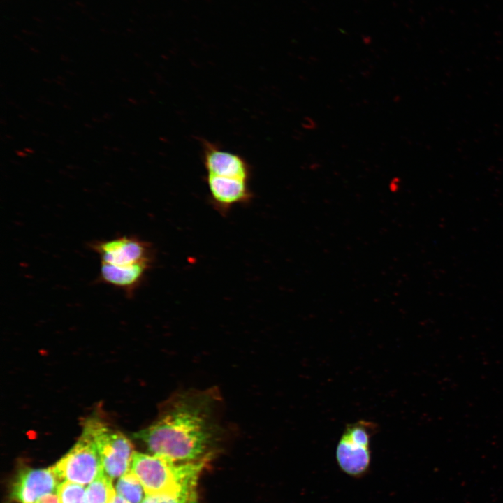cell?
Segmentation results:
<instances>
[{
    "mask_svg": "<svg viewBox=\"0 0 503 503\" xmlns=\"http://www.w3.org/2000/svg\"><path fill=\"white\" fill-rule=\"evenodd\" d=\"M214 401L208 392L184 393L173 398L161 416L135 434L152 454L179 462L208 458L219 433Z\"/></svg>",
    "mask_w": 503,
    "mask_h": 503,
    "instance_id": "6da1fadb",
    "label": "cell"
},
{
    "mask_svg": "<svg viewBox=\"0 0 503 503\" xmlns=\"http://www.w3.org/2000/svg\"><path fill=\"white\" fill-rule=\"evenodd\" d=\"M100 258L101 282L133 296L154 258L150 243L135 235H121L89 245Z\"/></svg>",
    "mask_w": 503,
    "mask_h": 503,
    "instance_id": "7a4b0ae2",
    "label": "cell"
},
{
    "mask_svg": "<svg viewBox=\"0 0 503 503\" xmlns=\"http://www.w3.org/2000/svg\"><path fill=\"white\" fill-rule=\"evenodd\" d=\"M205 462H179L162 455L134 451L130 471L146 495L179 494L196 489Z\"/></svg>",
    "mask_w": 503,
    "mask_h": 503,
    "instance_id": "3957f363",
    "label": "cell"
},
{
    "mask_svg": "<svg viewBox=\"0 0 503 503\" xmlns=\"http://www.w3.org/2000/svg\"><path fill=\"white\" fill-rule=\"evenodd\" d=\"M378 431V425L371 421L362 419L345 425L335 450L337 465L344 474L360 479L369 473L371 439Z\"/></svg>",
    "mask_w": 503,
    "mask_h": 503,
    "instance_id": "277c9868",
    "label": "cell"
},
{
    "mask_svg": "<svg viewBox=\"0 0 503 503\" xmlns=\"http://www.w3.org/2000/svg\"><path fill=\"white\" fill-rule=\"evenodd\" d=\"M82 431L94 441L108 476L112 479L129 471L134 451L130 440L123 433L96 417L86 419Z\"/></svg>",
    "mask_w": 503,
    "mask_h": 503,
    "instance_id": "5b68a950",
    "label": "cell"
},
{
    "mask_svg": "<svg viewBox=\"0 0 503 503\" xmlns=\"http://www.w3.org/2000/svg\"><path fill=\"white\" fill-rule=\"evenodd\" d=\"M51 467L59 481L82 486L92 483L104 472L96 445L84 431L68 453Z\"/></svg>",
    "mask_w": 503,
    "mask_h": 503,
    "instance_id": "8992f818",
    "label": "cell"
},
{
    "mask_svg": "<svg viewBox=\"0 0 503 503\" xmlns=\"http://www.w3.org/2000/svg\"><path fill=\"white\" fill-rule=\"evenodd\" d=\"M59 484L52 467L22 469L12 485L10 498L17 503H35L42 496L57 492Z\"/></svg>",
    "mask_w": 503,
    "mask_h": 503,
    "instance_id": "52a82bcc",
    "label": "cell"
},
{
    "mask_svg": "<svg viewBox=\"0 0 503 503\" xmlns=\"http://www.w3.org/2000/svg\"><path fill=\"white\" fill-rule=\"evenodd\" d=\"M203 162L207 175L249 181L252 167L240 155L222 150L218 145L201 139Z\"/></svg>",
    "mask_w": 503,
    "mask_h": 503,
    "instance_id": "ba28073f",
    "label": "cell"
},
{
    "mask_svg": "<svg viewBox=\"0 0 503 503\" xmlns=\"http://www.w3.org/2000/svg\"><path fill=\"white\" fill-rule=\"evenodd\" d=\"M211 202L223 215L235 205L249 202L253 194L249 182L239 178L206 174Z\"/></svg>",
    "mask_w": 503,
    "mask_h": 503,
    "instance_id": "9c48e42d",
    "label": "cell"
},
{
    "mask_svg": "<svg viewBox=\"0 0 503 503\" xmlns=\"http://www.w3.org/2000/svg\"><path fill=\"white\" fill-rule=\"evenodd\" d=\"M116 495L112 479L104 472L89 483L85 490V503H110Z\"/></svg>",
    "mask_w": 503,
    "mask_h": 503,
    "instance_id": "30bf717a",
    "label": "cell"
},
{
    "mask_svg": "<svg viewBox=\"0 0 503 503\" xmlns=\"http://www.w3.org/2000/svg\"><path fill=\"white\" fill-rule=\"evenodd\" d=\"M116 489L119 495L130 503L140 502L144 490L140 482L130 469L119 478Z\"/></svg>",
    "mask_w": 503,
    "mask_h": 503,
    "instance_id": "8fae6325",
    "label": "cell"
},
{
    "mask_svg": "<svg viewBox=\"0 0 503 503\" xmlns=\"http://www.w3.org/2000/svg\"><path fill=\"white\" fill-rule=\"evenodd\" d=\"M60 503H85V490L82 485L65 481L57 491Z\"/></svg>",
    "mask_w": 503,
    "mask_h": 503,
    "instance_id": "7c38bea8",
    "label": "cell"
},
{
    "mask_svg": "<svg viewBox=\"0 0 503 503\" xmlns=\"http://www.w3.org/2000/svg\"><path fill=\"white\" fill-rule=\"evenodd\" d=\"M141 503H197L196 489L179 494L146 495Z\"/></svg>",
    "mask_w": 503,
    "mask_h": 503,
    "instance_id": "4fadbf2b",
    "label": "cell"
},
{
    "mask_svg": "<svg viewBox=\"0 0 503 503\" xmlns=\"http://www.w3.org/2000/svg\"><path fill=\"white\" fill-rule=\"evenodd\" d=\"M35 503H60L58 494L52 493L40 497Z\"/></svg>",
    "mask_w": 503,
    "mask_h": 503,
    "instance_id": "5bb4252c",
    "label": "cell"
},
{
    "mask_svg": "<svg viewBox=\"0 0 503 503\" xmlns=\"http://www.w3.org/2000/svg\"><path fill=\"white\" fill-rule=\"evenodd\" d=\"M302 126L308 129H313L316 128V124L312 118L306 117L303 120Z\"/></svg>",
    "mask_w": 503,
    "mask_h": 503,
    "instance_id": "9a60e30c",
    "label": "cell"
},
{
    "mask_svg": "<svg viewBox=\"0 0 503 503\" xmlns=\"http://www.w3.org/2000/svg\"><path fill=\"white\" fill-rule=\"evenodd\" d=\"M400 187V180L398 178H393L389 184L390 190L392 192H395L398 190Z\"/></svg>",
    "mask_w": 503,
    "mask_h": 503,
    "instance_id": "2e32d148",
    "label": "cell"
},
{
    "mask_svg": "<svg viewBox=\"0 0 503 503\" xmlns=\"http://www.w3.org/2000/svg\"><path fill=\"white\" fill-rule=\"evenodd\" d=\"M110 503H130L125 498L120 495H115L112 499Z\"/></svg>",
    "mask_w": 503,
    "mask_h": 503,
    "instance_id": "e0dca14e",
    "label": "cell"
}]
</instances>
